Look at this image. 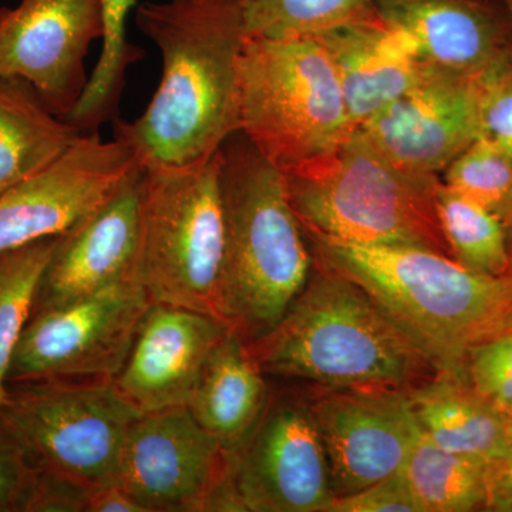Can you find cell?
Returning <instances> with one entry per match:
<instances>
[{
    "label": "cell",
    "instance_id": "d6986e66",
    "mask_svg": "<svg viewBox=\"0 0 512 512\" xmlns=\"http://www.w3.org/2000/svg\"><path fill=\"white\" fill-rule=\"evenodd\" d=\"M316 37L335 64L355 128L412 89L427 70L409 37L379 15Z\"/></svg>",
    "mask_w": 512,
    "mask_h": 512
},
{
    "label": "cell",
    "instance_id": "4316f807",
    "mask_svg": "<svg viewBox=\"0 0 512 512\" xmlns=\"http://www.w3.org/2000/svg\"><path fill=\"white\" fill-rule=\"evenodd\" d=\"M248 36H319L379 15L375 0H242Z\"/></svg>",
    "mask_w": 512,
    "mask_h": 512
},
{
    "label": "cell",
    "instance_id": "277c9868",
    "mask_svg": "<svg viewBox=\"0 0 512 512\" xmlns=\"http://www.w3.org/2000/svg\"><path fill=\"white\" fill-rule=\"evenodd\" d=\"M225 220L218 319L245 342L284 318L308 284L313 255L285 175L238 131L221 147Z\"/></svg>",
    "mask_w": 512,
    "mask_h": 512
},
{
    "label": "cell",
    "instance_id": "ab89813d",
    "mask_svg": "<svg viewBox=\"0 0 512 512\" xmlns=\"http://www.w3.org/2000/svg\"><path fill=\"white\" fill-rule=\"evenodd\" d=\"M508 413H512V410H511V412H508Z\"/></svg>",
    "mask_w": 512,
    "mask_h": 512
},
{
    "label": "cell",
    "instance_id": "8fae6325",
    "mask_svg": "<svg viewBox=\"0 0 512 512\" xmlns=\"http://www.w3.org/2000/svg\"><path fill=\"white\" fill-rule=\"evenodd\" d=\"M229 454L187 406L140 414L128 430L116 484L144 512L210 511Z\"/></svg>",
    "mask_w": 512,
    "mask_h": 512
},
{
    "label": "cell",
    "instance_id": "836d02e7",
    "mask_svg": "<svg viewBox=\"0 0 512 512\" xmlns=\"http://www.w3.org/2000/svg\"><path fill=\"white\" fill-rule=\"evenodd\" d=\"M484 511L512 512V453L487 461Z\"/></svg>",
    "mask_w": 512,
    "mask_h": 512
},
{
    "label": "cell",
    "instance_id": "4fadbf2b",
    "mask_svg": "<svg viewBox=\"0 0 512 512\" xmlns=\"http://www.w3.org/2000/svg\"><path fill=\"white\" fill-rule=\"evenodd\" d=\"M103 36L101 0H22L0 8V77L26 80L66 120L89 83L90 46Z\"/></svg>",
    "mask_w": 512,
    "mask_h": 512
},
{
    "label": "cell",
    "instance_id": "6da1fadb",
    "mask_svg": "<svg viewBox=\"0 0 512 512\" xmlns=\"http://www.w3.org/2000/svg\"><path fill=\"white\" fill-rule=\"evenodd\" d=\"M138 29L160 49L163 76L146 111L117 117L114 140L143 167L188 165L241 131L242 0H170L137 6Z\"/></svg>",
    "mask_w": 512,
    "mask_h": 512
},
{
    "label": "cell",
    "instance_id": "e0dca14e",
    "mask_svg": "<svg viewBox=\"0 0 512 512\" xmlns=\"http://www.w3.org/2000/svg\"><path fill=\"white\" fill-rule=\"evenodd\" d=\"M228 326L181 306L150 303L114 386L138 414L185 406Z\"/></svg>",
    "mask_w": 512,
    "mask_h": 512
},
{
    "label": "cell",
    "instance_id": "d590c367",
    "mask_svg": "<svg viewBox=\"0 0 512 512\" xmlns=\"http://www.w3.org/2000/svg\"><path fill=\"white\" fill-rule=\"evenodd\" d=\"M505 414V427H507V436L508 440H510V444L512 447V413H504Z\"/></svg>",
    "mask_w": 512,
    "mask_h": 512
},
{
    "label": "cell",
    "instance_id": "f546056e",
    "mask_svg": "<svg viewBox=\"0 0 512 512\" xmlns=\"http://www.w3.org/2000/svg\"><path fill=\"white\" fill-rule=\"evenodd\" d=\"M480 137L512 161V57L476 79Z\"/></svg>",
    "mask_w": 512,
    "mask_h": 512
},
{
    "label": "cell",
    "instance_id": "2e32d148",
    "mask_svg": "<svg viewBox=\"0 0 512 512\" xmlns=\"http://www.w3.org/2000/svg\"><path fill=\"white\" fill-rule=\"evenodd\" d=\"M143 173L137 164L103 204L57 235L32 313L136 281Z\"/></svg>",
    "mask_w": 512,
    "mask_h": 512
},
{
    "label": "cell",
    "instance_id": "5bb4252c",
    "mask_svg": "<svg viewBox=\"0 0 512 512\" xmlns=\"http://www.w3.org/2000/svg\"><path fill=\"white\" fill-rule=\"evenodd\" d=\"M137 164L126 144L83 134L55 163L0 194V252L62 235L103 204Z\"/></svg>",
    "mask_w": 512,
    "mask_h": 512
},
{
    "label": "cell",
    "instance_id": "44dd1931",
    "mask_svg": "<svg viewBox=\"0 0 512 512\" xmlns=\"http://www.w3.org/2000/svg\"><path fill=\"white\" fill-rule=\"evenodd\" d=\"M409 396L421 433L443 450L484 461L512 453L504 412L463 376L437 373Z\"/></svg>",
    "mask_w": 512,
    "mask_h": 512
},
{
    "label": "cell",
    "instance_id": "9a60e30c",
    "mask_svg": "<svg viewBox=\"0 0 512 512\" xmlns=\"http://www.w3.org/2000/svg\"><path fill=\"white\" fill-rule=\"evenodd\" d=\"M359 130L394 164L439 175L480 138L476 79L427 67L412 89Z\"/></svg>",
    "mask_w": 512,
    "mask_h": 512
},
{
    "label": "cell",
    "instance_id": "8992f818",
    "mask_svg": "<svg viewBox=\"0 0 512 512\" xmlns=\"http://www.w3.org/2000/svg\"><path fill=\"white\" fill-rule=\"evenodd\" d=\"M241 133L282 174L356 130L335 64L316 36H248L239 62Z\"/></svg>",
    "mask_w": 512,
    "mask_h": 512
},
{
    "label": "cell",
    "instance_id": "f35d334b",
    "mask_svg": "<svg viewBox=\"0 0 512 512\" xmlns=\"http://www.w3.org/2000/svg\"><path fill=\"white\" fill-rule=\"evenodd\" d=\"M505 332H512V318L510 319V322H508L507 330Z\"/></svg>",
    "mask_w": 512,
    "mask_h": 512
},
{
    "label": "cell",
    "instance_id": "484cf974",
    "mask_svg": "<svg viewBox=\"0 0 512 512\" xmlns=\"http://www.w3.org/2000/svg\"><path fill=\"white\" fill-rule=\"evenodd\" d=\"M56 239L43 238L0 252V410L8 397L10 362L32 316L40 279Z\"/></svg>",
    "mask_w": 512,
    "mask_h": 512
},
{
    "label": "cell",
    "instance_id": "ba28073f",
    "mask_svg": "<svg viewBox=\"0 0 512 512\" xmlns=\"http://www.w3.org/2000/svg\"><path fill=\"white\" fill-rule=\"evenodd\" d=\"M138 416L113 379L16 383L0 410L40 473L87 495L116 484L124 441Z\"/></svg>",
    "mask_w": 512,
    "mask_h": 512
},
{
    "label": "cell",
    "instance_id": "7c38bea8",
    "mask_svg": "<svg viewBox=\"0 0 512 512\" xmlns=\"http://www.w3.org/2000/svg\"><path fill=\"white\" fill-rule=\"evenodd\" d=\"M306 402L335 498L400 473L421 434L403 387H323Z\"/></svg>",
    "mask_w": 512,
    "mask_h": 512
},
{
    "label": "cell",
    "instance_id": "d6a6232c",
    "mask_svg": "<svg viewBox=\"0 0 512 512\" xmlns=\"http://www.w3.org/2000/svg\"><path fill=\"white\" fill-rule=\"evenodd\" d=\"M87 497L74 485L40 473L29 512H86Z\"/></svg>",
    "mask_w": 512,
    "mask_h": 512
},
{
    "label": "cell",
    "instance_id": "52a82bcc",
    "mask_svg": "<svg viewBox=\"0 0 512 512\" xmlns=\"http://www.w3.org/2000/svg\"><path fill=\"white\" fill-rule=\"evenodd\" d=\"M221 148L188 165L143 167L134 279L151 303L218 319L225 220Z\"/></svg>",
    "mask_w": 512,
    "mask_h": 512
},
{
    "label": "cell",
    "instance_id": "f1b7e54d",
    "mask_svg": "<svg viewBox=\"0 0 512 512\" xmlns=\"http://www.w3.org/2000/svg\"><path fill=\"white\" fill-rule=\"evenodd\" d=\"M463 377L474 392L508 413L512 410V332L500 333L470 350Z\"/></svg>",
    "mask_w": 512,
    "mask_h": 512
},
{
    "label": "cell",
    "instance_id": "74e56055",
    "mask_svg": "<svg viewBox=\"0 0 512 512\" xmlns=\"http://www.w3.org/2000/svg\"><path fill=\"white\" fill-rule=\"evenodd\" d=\"M507 235H508V251H510V258H511V264H512V228L508 229Z\"/></svg>",
    "mask_w": 512,
    "mask_h": 512
},
{
    "label": "cell",
    "instance_id": "83f0119b",
    "mask_svg": "<svg viewBox=\"0 0 512 512\" xmlns=\"http://www.w3.org/2000/svg\"><path fill=\"white\" fill-rule=\"evenodd\" d=\"M441 181L512 228V161L490 141H474L447 165Z\"/></svg>",
    "mask_w": 512,
    "mask_h": 512
},
{
    "label": "cell",
    "instance_id": "1f68e13d",
    "mask_svg": "<svg viewBox=\"0 0 512 512\" xmlns=\"http://www.w3.org/2000/svg\"><path fill=\"white\" fill-rule=\"evenodd\" d=\"M328 512H423L402 471L356 491L333 498Z\"/></svg>",
    "mask_w": 512,
    "mask_h": 512
},
{
    "label": "cell",
    "instance_id": "30bf717a",
    "mask_svg": "<svg viewBox=\"0 0 512 512\" xmlns=\"http://www.w3.org/2000/svg\"><path fill=\"white\" fill-rule=\"evenodd\" d=\"M228 454L239 511L328 512L335 498L306 400L269 394L261 419Z\"/></svg>",
    "mask_w": 512,
    "mask_h": 512
},
{
    "label": "cell",
    "instance_id": "7a4b0ae2",
    "mask_svg": "<svg viewBox=\"0 0 512 512\" xmlns=\"http://www.w3.org/2000/svg\"><path fill=\"white\" fill-rule=\"evenodd\" d=\"M247 345L265 375L322 387L410 389L440 373L366 289L315 261L284 318Z\"/></svg>",
    "mask_w": 512,
    "mask_h": 512
},
{
    "label": "cell",
    "instance_id": "5b68a950",
    "mask_svg": "<svg viewBox=\"0 0 512 512\" xmlns=\"http://www.w3.org/2000/svg\"><path fill=\"white\" fill-rule=\"evenodd\" d=\"M284 175L309 237L429 249L453 258L437 215L439 175L394 164L359 128L325 156Z\"/></svg>",
    "mask_w": 512,
    "mask_h": 512
},
{
    "label": "cell",
    "instance_id": "7402d4cb",
    "mask_svg": "<svg viewBox=\"0 0 512 512\" xmlns=\"http://www.w3.org/2000/svg\"><path fill=\"white\" fill-rule=\"evenodd\" d=\"M83 134L57 117L32 84L0 77V194L55 163Z\"/></svg>",
    "mask_w": 512,
    "mask_h": 512
},
{
    "label": "cell",
    "instance_id": "9c48e42d",
    "mask_svg": "<svg viewBox=\"0 0 512 512\" xmlns=\"http://www.w3.org/2000/svg\"><path fill=\"white\" fill-rule=\"evenodd\" d=\"M150 303L146 291L128 281L32 313L13 353L8 383L113 379Z\"/></svg>",
    "mask_w": 512,
    "mask_h": 512
},
{
    "label": "cell",
    "instance_id": "ffe728a7",
    "mask_svg": "<svg viewBox=\"0 0 512 512\" xmlns=\"http://www.w3.org/2000/svg\"><path fill=\"white\" fill-rule=\"evenodd\" d=\"M247 342L228 329L202 366L185 406L225 451H234L261 419L269 390Z\"/></svg>",
    "mask_w": 512,
    "mask_h": 512
},
{
    "label": "cell",
    "instance_id": "ac0fdd59",
    "mask_svg": "<svg viewBox=\"0 0 512 512\" xmlns=\"http://www.w3.org/2000/svg\"><path fill=\"white\" fill-rule=\"evenodd\" d=\"M380 18L409 37L424 66L478 76L510 57L493 10L480 0H375Z\"/></svg>",
    "mask_w": 512,
    "mask_h": 512
},
{
    "label": "cell",
    "instance_id": "3957f363",
    "mask_svg": "<svg viewBox=\"0 0 512 512\" xmlns=\"http://www.w3.org/2000/svg\"><path fill=\"white\" fill-rule=\"evenodd\" d=\"M306 239L313 261L366 289L440 373L463 376L470 350L507 330L512 272L478 274L429 249Z\"/></svg>",
    "mask_w": 512,
    "mask_h": 512
},
{
    "label": "cell",
    "instance_id": "cb8c5ba5",
    "mask_svg": "<svg viewBox=\"0 0 512 512\" xmlns=\"http://www.w3.org/2000/svg\"><path fill=\"white\" fill-rule=\"evenodd\" d=\"M104 13L103 47L86 90L69 119L83 130L97 131L116 120L130 66L144 56L141 47L127 40V18L137 0H101Z\"/></svg>",
    "mask_w": 512,
    "mask_h": 512
},
{
    "label": "cell",
    "instance_id": "603a6c76",
    "mask_svg": "<svg viewBox=\"0 0 512 512\" xmlns=\"http://www.w3.org/2000/svg\"><path fill=\"white\" fill-rule=\"evenodd\" d=\"M402 474L423 512L484 511L487 461L443 450L421 433Z\"/></svg>",
    "mask_w": 512,
    "mask_h": 512
},
{
    "label": "cell",
    "instance_id": "d4e9b609",
    "mask_svg": "<svg viewBox=\"0 0 512 512\" xmlns=\"http://www.w3.org/2000/svg\"><path fill=\"white\" fill-rule=\"evenodd\" d=\"M436 208L451 256L478 274H511L507 228L476 202L440 181Z\"/></svg>",
    "mask_w": 512,
    "mask_h": 512
},
{
    "label": "cell",
    "instance_id": "8d00e7d4",
    "mask_svg": "<svg viewBox=\"0 0 512 512\" xmlns=\"http://www.w3.org/2000/svg\"><path fill=\"white\" fill-rule=\"evenodd\" d=\"M501 3H503L505 13H507L512 29V0H501Z\"/></svg>",
    "mask_w": 512,
    "mask_h": 512
},
{
    "label": "cell",
    "instance_id": "4dcf8cb0",
    "mask_svg": "<svg viewBox=\"0 0 512 512\" xmlns=\"http://www.w3.org/2000/svg\"><path fill=\"white\" fill-rule=\"evenodd\" d=\"M40 471L0 419V512H29Z\"/></svg>",
    "mask_w": 512,
    "mask_h": 512
},
{
    "label": "cell",
    "instance_id": "e575fe53",
    "mask_svg": "<svg viewBox=\"0 0 512 512\" xmlns=\"http://www.w3.org/2000/svg\"><path fill=\"white\" fill-rule=\"evenodd\" d=\"M86 512H144L117 484L94 491L87 497Z\"/></svg>",
    "mask_w": 512,
    "mask_h": 512
}]
</instances>
